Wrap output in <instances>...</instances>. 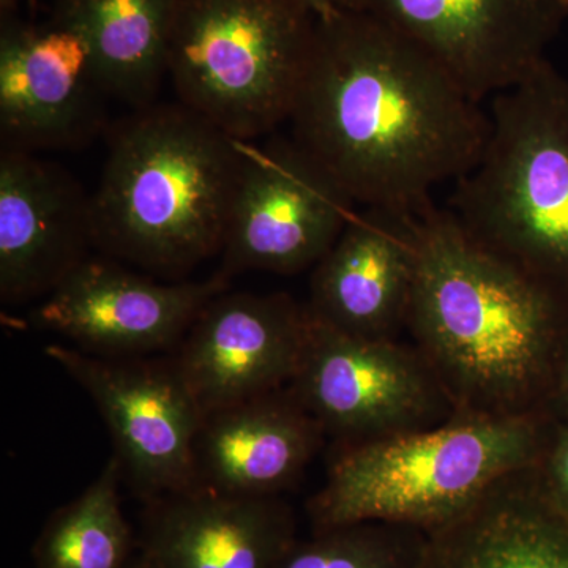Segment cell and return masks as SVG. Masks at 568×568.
Masks as SVG:
<instances>
[{
	"mask_svg": "<svg viewBox=\"0 0 568 568\" xmlns=\"http://www.w3.org/2000/svg\"><path fill=\"white\" fill-rule=\"evenodd\" d=\"M92 196L33 152H0V301L48 297L92 256Z\"/></svg>",
	"mask_w": 568,
	"mask_h": 568,
	"instance_id": "14",
	"label": "cell"
},
{
	"mask_svg": "<svg viewBox=\"0 0 568 568\" xmlns=\"http://www.w3.org/2000/svg\"><path fill=\"white\" fill-rule=\"evenodd\" d=\"M242 153L219 274L315 267L357 213L355 201L293 138L242 141Z\"/></svg>",
	"mask_w": 568,
	"mask_h": 568,
	"instance_id": "8",
	"label": "cell"
},
{
	"mask_svg": "<svg viewBox=\"0 0 568 568\" xmlns=\"http://www.w3.org/2000/svg\"><path fill=\"white\" fill-rule=\"evenodd\" d=\"M551 402L558 403L562 413L568 416V339L562 354H560L558 366H556L555 379H552L547 406Z\"/></svg>",
	"mask_w": 568,
	"mask_h": 568,
	"instance_id": "23",
	"label": "cell"
},
{
	"mask_svg": "<svg viewBox=\"0 0 568 568\" xmlns=\"http://www.w3.org/2000/svg\"><path fill=\"white\" fill-rule=\"evenodd\" d=\"M182 0H55L54 13L82 37L112 99L134 110L153 104L168 77Z\"/></svg>",
	"mask_w": 568,
	"mask_h": 568,
	"instance_id": "19",
	"label": "cell"
},
{
	"mask_svg": "<svg viewBox=\"0 0 568 568\" xmlns=\"http://www.w3.org/2000/svg\"><path fill=\"white\" fill-rule=\"evenodd\" d=\"M108 95L91 51L70 26L21 20L2 0L0 141L37 153L84 148L106 129Z\"/></svg>",
	"mask_w": 568,
	"mask_h": 568,
	"instance_id": "11",
	"label": "cell"
},
{
	"mask_svg": "<svg viewBox=\"0 0 568 568\" xmlns=\"http://www.w3.org/2000/svg\"><path fill=\"white\" fill-rule=\"evenodd\" d=\"M287 122L355 204L416 215L473 170L489 132L488 112L439 63L349 10L320 18Z\"/></svg>",
	"mask_w": 568,
	"mask_h": 568,
	"instance_id": "1",
	"label": "cell"
},
{
	"mask_svg": "<svg viewBox=\"0 0 568 568\" xmlns=\"http://www.w3.org/2000/svg\"><path fill=\"white\" fill-rule=\"evenodd\" d=\"M320 17L301 0H182L168 77L179 103L239 141L290 121Z\"/></svg>",
	"mask_w": 568,
	"mask_h": 568,
	"instance_id": "6",
	"label": "cell"
},
{
	"mask_svg": "<svg viewBox=\"0 0 568 568\" xmlns=\"http://www.w3.org/2000/svg\"><path fill=\"white\" fill-rule=\"evenodd\" d=\"M310 315L291 295L223 291L190 325L173 357L203 416L287 387Z\"/></svg>",
	"mask_w": 568,
	"mask_h": 568,
	"instance_id": "13",
	"label": "cell"
},
{
	"mask_svg": "<svg viewBox=\"0 0 568 568\" xmlns=\"http://www.w3.org/2000/svg\"><path fill=\"white\" fill-rule=\"evenodd\" d=\"M407 331L458 414H545L568 339V302L477 242L457 216H417Z\"/></svg>",
	"mask_w": 568,
	"mask_h": 568,
	"instance_id": "2",
	"label": "cell"
},
{
	"mask_svg": "<svg viewBox=\"0 0 568 568\" xmlns=\"http://www.w3.org/2000/svg\"><path fill=\"white\" fill-rule=\"evenodd\" d=\"M538 466L549 496L568 518V428H560L556 436L549 433L548 444Z\"/></svg>",
	"mask_w": 568,
	"mask_h": 568,
	"instance_id": "22",
	"label": "cell"
},
{
	"mask_svg": "<svg viewBox=\"0 0 568 568\" xmlns=\"http://www.w3.org/2000/svg\"><path fill=\"white\" fill-rule=\"evenodd\" d=\"M413 41L476 102L547 61L568 0H358V10Z\"/></svg>",
	"mask_w": 568,
	"mask_h": 568,
	"instance_id": "10",
	"label": "cell"
},
{
	"mask_svg": "<svg viewBox=\"0 0 568 568\" xmlns=\"http://www.w3.org/2000/svg\"><path fill=\"white\" fill-rule=\"evenodd\" d=\"M425 544V530L413 526L354 523L297 538L278 568H417Z\"/></svg>",
	"mask_w": 568,
	"mask_h": 568,
	"instance_id": "21",
	"label": "cell"
},
{
	"mask_svg": "<svg viewBox=\"0 0 568 568\" xmlns=\"http://www.w3.org/2000/svg\"><path fill=\"white\" fill-rule=\"evenodd\" d=\"M31 2H32V0H31Z\"/></svg>",
	"mask_w": 568,
	"mask_h": 568,
	"instance_id": "27",
	"label": "cell"
},
{
	"mask_svg": "<svg viewBox=\"0 0 568 568\" xmlns=\"http://www.w3.org/2000/svg\"><path fill=\"white\" fill-rule=\"evenodd\" d=\"M545 414H455L432 428L335 447L324 487L306 503L313 530L381 521L435 530L500 478L540 462Z\"/></svg>",
	"mask_w": 568,
	"mask_h": 568,
	"instance_id": "4",
	"label": "cell"
},
{
	"mask_svg": "<svg viewBox=\"0 0 568 568\" xmlns=\"http://www.w3.org/2000/svg\"><path fill=\"white\" fill-rule=\"evenodd\" d=\"M290 387L335 447L432 428L458 414L416 346L346 335L312 315Z\"/></svg>",
	"mask_w": 568,
	"mask_h": 568,
	"instance_id": "7",
	"label": "cell"
},
{
	"mask_svg": "<svg viewBox=\"0 0 568 568\" xmlns=\"http://www.w3.org/2000/svg\"><path fill=\"white\" fill-rule=\"evenodd\" d=\"M487 144L450 211L493 253L568 302V80L544 61L493 97Z\"/></svg>",
	"mask_w": 568,
	"mask_h": 568,
	"instance_id": "5",
	"label": "cell"
},
{
	"mask_svg": "<svg viewBox=\"0 0 568 568\" xmlns=\"http://www.w3.org/2000/svg\"><path fill=\"white\" fill-rule=\"evenodd\" d=\"M227 282L216 272L203 282L162 283L110 256H91L29 320L88 354L149 357L174 349L204 306L227 290Z\"/></svg>",
	"mask_w": 568,
	"mask_h": 568,
	"instance_id": "12",
	"label": "cell"
},
{
	"mask_svg": "<svg viewBox=\"0 0 568 568\" xmlns=\"http://www.w3.org/2000/svg\"><path fill=\"white\" fill-rule=\"evenodd\" d=\"M123 469L111 457L77 499L44 523L32 548L33 568H129L138 540L122 511Z\"/></svg>",
	"mask_w": 568,
	"mask_h": 568,
	"instance_id": "20",
	"label": "cell"
},
{
	"mask_svg": "<svg viewBox=\"0 0 568 568\" xmlns=\"http://www.w3.org/2000/svg\"><path fill=\"white\" fill-rule=\"evenodd\" d=\"M305 6H308L310 9L315 11L317 17L321 20H325V18L334 17V14L339 13V7L336 6L335 0H301Z\"/></svg>",
	"mask_w": 568,
	"mask_h": 568,
	"instance_id": "24",
	"label": "cell"
},
{
	"mask_svg": "<svg viewBox=\"0 0 568 568\" xmlns=\"http://www.w3.org/2000/svg\"><path fill=\"white\" fill-rule=\"evenodd\" d=\"M416 213L365 207L310 280V315L358 338L398 339L417 271Z\"/></svg>",
	"mask_w": 568,
	"mask_h": 568,
	"instance_id": "15",
	"label": "cell"
},
{
	"mask_svg": "<svg viewBox=\"0 0 568 568\" xmlns=\"http://www.w3.org/2000/svg\"><path fill=\"white\" fill-rule=\"evenodd\" d=\"M336 6L339 7V10H349L357 11L358 10V0H335Z\"/></svg>",
	"mask_w": 568,
	"mask_h": 568,
	"instance_id": "25",
	"label": "cell"
},
{
	"mask_svg": "<svg viewBox=\"0 0 568 568\" xmlns=\"http://www.w3.org/2000/svg\"><path fill=\"white\" fill-rule=\"evenodd\" d=\"M417 568H568V518L549 496L538 462L426 532Z\"/></svg>",
	"mask_w": 568,
	"mask_h": 568,
	"instance_id": "18",
	"label": "cell"
},
{
	"mask_svg": "<svg viewBox=\"0 0 568 568\" xmlns=\"http://www.w3.org/2000/svg\"><path fill=\"white\" fill-rule=\"evenodd\" d=\"M297 538L282 496L193 488L149 500L138 551L151 568H278Z\"/></svg>",
	"mask_w": 568,
	"mask_h": 568,
	"instance_id": "16",
	"label": "cell"
},
{
	"mask_svg": "<svg viewBox=\"0 0 568 568\" xmlns=\"http://www.w3.org/2000/svg\"><path fill=\"white\" fill-rule=\"evenodd\" d=\"M44 354L91 396L138 496L149 503L196 488L194 443L204 416L173 357L106 358L63 345Z\"/></svg>",
	"mask_w": 568,
	"mask_h": 568,
	"instance_id": "9",
	"label": "cell"
},
{
	"mask_svg": "<svg viewBox=\"0 0 568 568\" xmlns=\"http://www.w3.org/2000/svg\"><path fill=\"white\" fill-rule=\"evenodd\" d=\"M323 426L291 387L204 416L194 443L196 488L274 497L294 488L323 450Z\"/></svg>",
	"mask_w": 568,
	"mask_h": 568,
	"instance_id": "17",
	"label": "cell"
},
{
	"mask_svg": "<svg viewBox=\"0 0 568 568\" xmlns=\"http://www.w3.org/2000/svg\"><path fill=\"white\" fill-rule=\"evenodd\" d=\"M111 138L92 194L97 250L166 278L222 254L242 141L182 103L140 108Z\"/></svg>",
	"mask_w": 568,
	"mask_h": 568,
	"instance_id": "3",
	"label": "cell"
},
{
	"mask_svg": "<svg viewBox=\"0 0 568 568\" xmlns=\"http://www.w3.org/2000/svg\"><path fill=\"white\" fill-rule=\"evenodd\" d=\"M129 568H151L149 564L145 562L144 558L140 555V551L134 556L132 564H130Z\"/></svg>",
	"mask_w": 568,
	"mask_h": 568,
	"instance_id": "26",
	"label": "cell"
}]
</instances>
